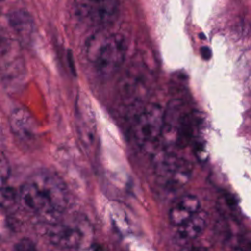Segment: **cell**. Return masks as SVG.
<instances>
[{"label": "cell", "mask_w": 251, "mask_h": 251, "mask_svg": "<svg viewBox=\"0 0 251 251\" xmlns=\"http://www.w3.org/2000/svg\"><path fill=\"white\" fill-rule=\"evenodd\" d=\"M199 198L193 194H185L177 198L169 210V221L175 226H178L192 218L201 210Z\"/></svg>", "instance_id": "8"}, {"label": "cell", "mask_w": 251, "mask_h": 251, "mask_svg": "<svg viewBox=\"0 0 251 251\" xmlns=\"http://www.w3.org/2000/svg\"><path fill=\"white\" fill-rule=\"evenodd\" d=\"M22 204L31 212L55 221L68 205V189L63 179L53 172L37 171L22 185L20 194Z\"/></svg>", "instance_id": "1"}, {"label": "cell", "mask_w": 251, "mask_h": 251, "mask_svg": "<svg viewBox=\"0 0 251 251\" xmlns=\"http://www.w3.org/2000/svg\"><path fill=\"white\" fill-rule=\"evenodd\" d=\"M119 0H102L91 2L86 18L98 26L106 27L116 22L120 15Z\"/></svg>", "instance_id": "9"}, {"label": "cell", "mask_w": 251, "mask_h": 251, "mask_svg": "<svg viewBox=\"0 0 251 251\" xmlns=\"http://www.w3.org/2000/svg\"><path fill=\"white\" fill-rule=\"evenodd\" d=\"M164 113L165 109L156 103L145 104L137 112L133 133L138 145L146 151L154 152L161 142Z\"/></svg>", "instance_id": "4"}, {"label": "cell", "mask_w": 251, "mask_h": 251, "mask_svg": "<svg viewBox=\"0 0 251 251\" xmlns=\"http://www.w3.org/2000/svg\"><path fill=\"white\" fill-rule=\"evenodd\" d=\"M10 126L15 134L20 137H30L34 130V122L25 109H16L10 116Z\"/></svg>", "instance_id": "11"}, {"label": "cell", "mask_w": 251, "mask_h": 251, "mask_svg": "<svg viewBox=\"0 0 251 251\" xmlns=\"http://www.w3.org/2000/svg\"><path fill=\"white\" fill-rule=\"evenodd\" d=\"M13 251H37L35 243L29 238H22L15 243Z\"/></svg>", "instance_id": "17"}, {"label": "cell", "mask_w": 251, "mask_h": 251, "mask_svg": "<svg viewBox=\"0 0 251 251\" xmlns=\"http://www.w3.org/2000/svg\"><path fill=\"white\" fill-rule=\"evenodd\" d=\"M76 127L81 141L85 144H91L95 136L94 118L86 107H79L77 111Z\"/></svg>", "instance_id": "13"}, {"label": "cell", "mask_w": 251, "mask_h": 251, "mask_svg": "<svg viewBox=\"0 0 251 251\" xmlns=\"http://www.w3.org/2000/svg\"><path fill=\"white\" fill-rule=\"evenodd\" d=\"M88 1H90V2H100L102 0H88Z\"/></svg>", "instance_id": "21"}, {"label": "cell", "mask_w": 251, "mask_h": 251, "mask_svg": "<svg viewBox=\"0 0 251 251\" xmlns=\"http://www.w3.org/2000/svg\"><path fill=\"white\" fill-rule=\"evenodd\" d=\"M79 251H103L99 246L97 245H93V244H87L83 247L79 248Z\"/></svg>", "instance_id": "19"}, {"label": "cell", "mask_w": 251, "mask_h": 251, "mask_svg": "<svg viewBox=\"0 0 251 251\" xmlns=\"http://www.w3.org/2000/svg\"><path fill=\"white\" fill-rule=\"evenodd\" d=\"M9 25L22 39L28 38L33 31V21L31 16L24 11L17 10L8 15Z\"/></svg>", "instance_id": "12"}, {"label": "cell", "mask_w": 251, "mask_h": 251, "mask_svg": "<svg viewBox=\"0 0 251 251\" xmlns=\"http://www.w3.org/2000/svg\"><path fill=\"white\" fill-rule=\"evenodd\" d=\"M180 251H207L206 248L198 245H191V246H185Z\"/></svg>", "instance_id": "20"}, {"label": "cell", "mask_w": 251, "mask_h": 251, "mask_svg": "<svg viewBox=\"0 0 251 251\" xmlns=\"http://www.w3.org/2000/svg\"><path fill=\"white\" fill-rule=\"evenodd\" d=\"M111 219L114 226L120 233L126 234L129 231V222L126 212L120 206L114 203L111 207Z\"/></svg>", "instance_id": "14"}, {"label": "cell", "mask_w": 251, "mask_h": 251, "mask_svg": "<svg viewBox=\"0 0 251 251\" xmlns=\"http://www.w3.org/2000/svg\"><path fill=\"white\" fill-rule=\"evenodd\" d=\"M200 54L204 60H210L212 57V51L208 46H202L200 48Z\"/></svg>", "instance_id": "18"}, {"label": "cell", "mask_w": 251, "mask_h": 251, "mask_svg": "<svg viewBox=\"0 0 251 251\" xmlns=\"http://www.w3.org/2000/svg\"><path fill=\"white\" fill-rule=\"evenodd\" d=\"M0 1H4V0H0Z\"/></svg>", "instance_id": "22"}, {"label": "cell", "mask_w": 251, "mask_h": 251, "mask_svg": "<svg viewBox=\"0 0 251 251\" xmlns=\"http://www.w3.org/2000/svg\"><path fill=\"white\" fill-rule=\"evenodd\" d=\"M10 164L6 156L0 152V186L3 185V183L9 178L10 176Z\"/></svg>", "instance_id": "16"}, {"label": "cell", "mask_w": 251, "mask_h": 251, "mask_svg": "<svg viewBox=\"0 0 251 251\" xmlns=\"http://www.w3.org/2000/svg\"><path fill=\"white\" fill-rule=\"evenodd\" d=\"M46 224V234L55 245L63 248H80L89 244L86 243L88 233L82 224H63L56 220Z\"/></svg>", "instance_id": "6"}, {"label": "cell", "mask_w": 251, "mask_h": 251, "mask_svg": "<svg viewBox=\"0 0 251 251\" xmlns=\"http://www.w3.org/2000/svg\"><path fill=\"white\" fill-rule=\"evenodd\" d=\"M126 53V40L121 33L97 32L88 39L86 44L88 59L103 76H110L121 68Z\"/></svg>", "instance_id": "3"}, {"label": "cell", "mask_w": 251, "mask_h": 251, "mask_svg": "<svg viewBox=\"0 0 251 251\" xmlns=\"http://www.w3.org/2000/svg\"><path fill=\"white\" fill-rule=\"evenodd\" d=\"M153 160L156 175L166 187L177 189L189 180L192 167L175 151L164 149L155 154Z\"/></svg>", "instance_id": "5"}, {"label": "cell", "mask_w": 251, "mask_h": 251, "mask_svg": "<svg viewBox=\"0 0 251 251\" xmlns=\"http://www.w3.org/2000/svg\"><path fill=\"white\" fill-rule=\"evenodd\" d=\"M207 225V217L205 212L201 209L192 218L186 221L184 224L176 227L177 236L184 240H193L200 236L205 230Z\"/></svg>", "instance_id": "10"}, {"label": "cell", "mask_w": 251, "mask_h": 251, "mask_svg": "<svg viewBox=\"0 0 251 251\" xmlns=\"http://www.w3.org/2000/svg\"><path fill=\"white\" fill-rule=\"evenodd\" d=\"M200 124L197 112L188 109L180 100L169 103L164 113V125L161 142L164 149L175 151L189 144L196 136Z\"/></svg>", "instance_id": "2"}, {"label": "cell", "mask_w": 251, "mask_h": 251, "mask_svg": "<svg viewBox=\"0 0 251 251\" xmlns=\"http://www.w3.org/2000/svg\"><path fill=\"white\" fill-rule=\"evenodd\" d=\"M17 198V193L13 188L0 186V207L5 209L13 207L16 204Z\"/></svg>", "instance_id": "15"}, {"label": "cell", "mask_w": 251, "mask_h": 251, "mask_svg": "<svg viewBox=\"0 0 251 251\" xmlns=\"http://www.w3.org/2000/svg\"><path fill=\"white\" fill-rule=\"evenodd\" d=\"M121 97L124 105L129 110H137L144 106L147 96L145 80L136 75H127L121 84Z\"/></svg>", "instance_id": "7"}]
</instances>
